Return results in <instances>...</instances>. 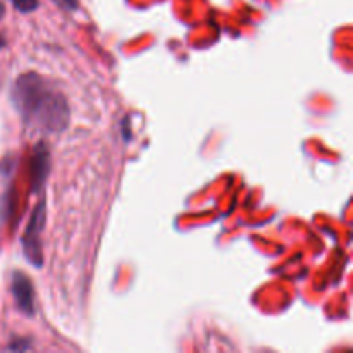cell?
<instances>
[{
    "label": "cell",
    "mask_w": 353,
    "mask_h": 353,
    "mask_svg": "<svg viewBox=\"0 0 353 353\" xmlns=\"http://www.w3.org/2000/svg\"><path fill=\"white\" fill-rule=\"evenodd\" d=\"M14 107L28 128L61 133L69 124V105L64 93L59 92L50 79L26 72L17 78L10 93Z\"/></svg>",
    "instance_id": "1"
},
{
    "label": "cell",
    "mask_w": 353,
    "mask_h": 353,
    "mask_svg": "<svg viewBox=\"0 0 353 353\" xmlns=\"http://www.w3.org/2000/svg\"><path fill=\"white\" fill-rule=\"evenodd\" d=\"M45 226V202L41 200L33 210L30 223H28L26 230H24L23 238H21V245H23V252L26 255L28 262L34 268H41L43 265V254H41V233H43Z\"/></svg>",
    "instance_id": "2"
},
{
    "label": "cell",
    "mask_w": 353,
    "mask_h": 353,
    "mask_svg": "<svg viewBox=\"0 0 353 353\" xmlns=\"http://www.w3.org/2000/svg\"><path fill=\"white\" fill-rule=\"evenodd\" d=\"M10 290H12L14 302L21 314L26 317L34 316V290L31 279L24 272L14 271L10 279Z\"/></svg>",
    "instance_id": "3"
},
{
    "label": "cell",
    "mask_w": 353,
    "mask_h": 353,
    "mask_svg": "<svg viewBox=\"0 0 353 353\" xmlns=\"http://www.w3.org/2000/svg\"><path fill=\"white\" fill-rule=\"evenodd\" d=\"M48 171H50V154H48L45 143H38V147L34 148V154L31 157V190L33 193L41 192L45 181L48 178Z\"/></svg>",
    "instance_id": "4"
},
{
    "label": "cell",
    "mask_w": 353,
    "mask_h": 353,
    "mask_svg": "<svg viewBox=\"0 0 353 353\" xmlns=\"http://www.w3.org/2000/svg\"><path fill=\"white\" fill-rule=\"evenodd\" d=\"M10 2H12V6L16 7L19 12H24V14L33 12V10H37L38 7V0H10Z\"/></svg>",
    "instance_id": "5"
},
{
    "label": "cell",
    "mask_w": 353,
    "mask_h": 353,
    "mask_svg": "<svg viewBox=\"0 0 353 353\" xmlns=\"http://www.w3.org/2000/svg\"><path fill=\"white\" fill-rule=\"evenodd\" d=\"M10 350H30L31 348V343L28 340H23V341H19V343H14V345H10Z\"/></svg>",
    "instance_id": "6"
},
{
    "label": "cell",
    "mask_w": 353,
    "mask_h": 353,
    "mask_svg": "<svg viewBox=\"0 0 353 353\" xmlns=\"http://www.w3.org/2000/svg\"><path fill=\"white\" fill-rule=\"evenodd\" d=\"M57 2L68 10H74L78 7V0H57Z\"/></svg>",
    "instance_id": "7"
},
{
    "label": "cell",
    "mask_w": 353,
    "mask_h": 353,
    "mask_svg": "<svg viewBox=\"0 0 353 353\" xmlns=\"http://www.w3.org/2000/svg\"><path fill=\"white\" fill-rule=\"evenodd\" d=\"M3 14H6V7H3V2L0 0V19L3 17Z\"/></svg>",
    "instance_id": "8"
},
{
    "label": "cell",
    "mask_w": 353,
    "mask_h": 353,
    "mask_svg": "<svg viewBox=\"0 0 353 353\" xmlns=\"http://www.w3.org/2000/svg\"><path fill=\"white\" fill-rule=\"evenodd\" d=\"M3 47H6V38H3L2 34H0V50H2Z\"/></svg>",
    "instance_id": "9"
}]
</instances>
